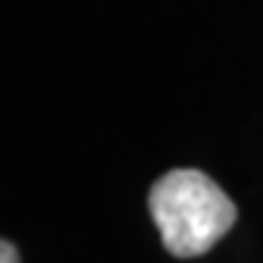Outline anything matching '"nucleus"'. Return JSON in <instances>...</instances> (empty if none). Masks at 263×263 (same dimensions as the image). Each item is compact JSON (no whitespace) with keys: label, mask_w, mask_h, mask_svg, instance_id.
I'll use <instances>...</instances> for the list:
<instances>
[{"label":"nucleus","mask_w":263,"mask_h":263,"mask_svg":"<svg viewBox=\"0 0 263 263\" xmlns=\"http://www.w3.org/2000/svg\"><path fill=\"white\" fill-rule=\"evenodd\" d=\"M149 211L173 257H199L214 249L237 219V205L199 170H173L149 190Z\"/></svg>","instance_id":"f257e3e1"},{"label":"nucleus","mask_w":263,"mask_h":263,"mask_svg":"<svg viewBox=\"0 0 263 263\" xmlns=\"http://www.w3.org/2000/svg\"><path fill=\"white\" fill-rule=\"evenodd\" d=\"M0 263H21L18 252H15V246L6 243V240H0Z\"/></svg>","instance_id":"f03ea898"}]
</instances>
